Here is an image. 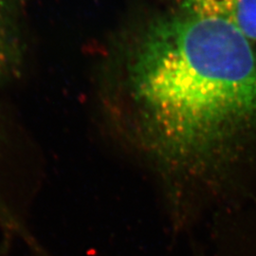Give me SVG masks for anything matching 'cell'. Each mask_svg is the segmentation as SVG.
<instances>
[{
    "mask_svg": "<svg viewBox=\"0 0 256 256\" xmlns=\"http://www.w3.org/2000/svg\"><path fill=\"white\" fill-rule=\"evenodd\" d=\"M138 142L172 202L220 186L256 135V52L218 19H156L132 55Z\"/></svg>",
    "mask_w": 256,
    "mask_h": 256,
    "instance_id": "obj_1",
    "label": "cell"
},
{
    "mask_svg": "<svg viewBox=\"0 0 256 256\" xmlns=\"http://www.w3.org/2000/svg\"><path fill=\"white\" fill-rule=\"evenodd\" d=\"M180 10L218 19L256 41V0H178Z\"/></svg>",
    "mask_w": 256,
    "mask_h": 256,
    "instance_id": "obj_2",
    "label": "cell"
},
{
    "mask_svg": "<svg viewBox=\"0 0 256 256\" xmlns=\"http://www.w3.org/2000/svg\"><path fill=\"white\" fill-rule=\"evenodd\" d=\"M18 60V43L0 23V81L16 68Z\"/></svg>",
    "mask_w": 256,
    "mask_h": 256,
    "instance_id": "obj_3",
    "label": "cell"
},
{
    "mask_svg": "<svg viewBox=\"0 0 256 256\" xmlns=\"http://www.w3.org/2000/svg\"><path fill=\"white\" fill-rule=\"evenodd\" d=\"M10 7V0H0V23L7 16Z\"/></svg>",
    "mask_w": 256,
    "mask_h": 256,
    "instance_id": "obj_4",
    "label": "cell"
}]
</instances>
